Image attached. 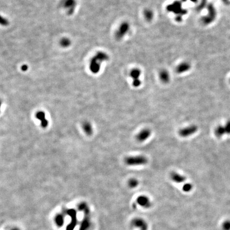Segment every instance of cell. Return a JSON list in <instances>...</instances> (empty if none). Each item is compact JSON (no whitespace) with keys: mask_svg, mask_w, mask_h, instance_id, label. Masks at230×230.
I'll return each mask as SVG.
<instances>
[{"mask_svg":"<svg viewBox=\"0 0 230 230\" xmlns=\"http://www.w3.org/2000/svg\"><path fill=\"white\" fill-rule=\"evenodd\" d=\"M108 59L109 57L104 52H99L96 53L90 62V69L91 72L93 73H99L101 67V63L104 61L108 60Z\"/></svg>","mask_w":230,"mask_h":230,"instance_id":"obj_1","label":"cell"},{"mask_svg":"<svg viewBox=\"0 0 230 230\" xmlns=\"http://www.w3.org/2000/svg\"><path fill=\"white\" fill-rule=\"evenodd\" d=\"M148 162V160L147 157L142 155L130 156L127 157L125 159V162L126 163V164L130 166H142L147 164Z\"/></svg>","mask_w":230,"mask_h":230,"instance_id":"obj_2","label":"cell"},{"mask_svg":"<svg viewBox=\"0 0 230 230\" xmlns=\"http://www.w3.org/2000/svg\"><path fill=\"white\" fill-rule=\"evenodd\" d=\"M208 13L207 15L202 18V22L205 24H209L215 20L216 17V11L212 4H209L208 7Z\"/></svg>","mask_w":230,"mask_h":230,"instance_id":"obj_3","label":"cell"},{"mask_svg":"<svg viewBox=\"0 0 230 230\" xmlns=\"http://www.w3.org/2000/svg\"><path fill=\"white\" fill-rule=\"evenodd\" d=\"M129 28H130V25L129 23H127L126 21L121 23L116 32V34H115L116 38L118 40H121V38H123L124 36L126 35L127 33L129 32Z\"/></svg>","mask_w":230,"mask_h":230,"instance_id":"obj_4","label":"cell"},{"mask_svg":"<svg viewBox=\"0 0 230 230\" xmlns=\"http://www.w3.org/2000/svg\"><path fill=\"white\" fill-rule=\"evenodd\" d=\"M131 225L139 230H148V226L146 221L142 218H137L132 220Z\"/></svg>","mask_w":230,"mask_h":230,"instance_id":"obj_5","label":"cell"},{"mask_svg":"<svg viewBox=\"0 0 230 230\" xmlns=\"http://www.w3.org/2000/svg\"><path fill=\"white\" fill-rule=\"evenodd\" d=\"M197 131L198 127L195 125H192L180 129L179 135L183 137H187L195 134Z\"/></svg>","mask_w":230,"mask_h":230,"instance_id":"obj_6","label":"cell"},{"mask_svg":"<svg viewBox=\"0 0 230 230\" xmlns=\"http://www.w3.org/2000/svg\"><path fill=\"white\" fill-rule=\"evenodd\" d=\"M62 5L69 15L72 14L76 8V1L75 0H63Z\"/></svg>","mask_w":230,"mask_h":230,"instance_id":"obj_7","label":"cell"},{"mask_svg":"<svg viewBox=\"0 0 230 230\" xmlns=\"http://www.w3.org/2000/svg\"><path fill=\"white\" fill-rule=\"evenodd\" d=\"M151 134V131L149 129H144L140 132L137 135V141L139 142H143L149 138Z\"/></svg>","mask_w":230,"mask_h":230,"instance_id":"obj_8","label":"cell"},{"mask_svg":"<svg viewBox=\"0 0 230 230\" xmlns=\"http://www.w3.org/2000/svg\"><path fill=\"white\" fill-rule=\"evenodd\" d=\"M136 201L137 205L145 208H149L151 205L149 198L146 195H140L137 198Z\"/></svg>","mask_w":230,"mask_h":230,"instance_id":"obj_9","label":"cell"},{"mask_svg":"<svg viewBox=\"0 0 230 230\" xmlns=\"http://www.w3.org/2000/svg\"><path fill=\"white\" fill-rule=\"evenodd\" d=\"M67 213L71 217V220L70 224L68 225L67 228L66 229V230H73L74 228H75L76 222H77L76 212L73 209H70V210H68Z\"/></svg>","mask_w":230,"mask_h":230,"instance_id":"obj_10","label":"cell"},{"mask_svg":"<svg viewBox=\"0 0 230 230\" xmlns=\"http://www.w3.org/2000/svg\"><path fill=\"white\" fill-rule=\"evenodd\" d=\"M170 178L173 182L177 183H181L186 180V178L184 176L176 172H173L171 173Z\"/></svg>","mask_w":230,"mask_h":230,"instance_id":"obj_11","label":"cell"},{"mask_svg":"<svg viewBox=\"0 0 230 230\" xmlns=\"http://www.w3.org/2000/svg\"><path fill=\"white\" fill-rule=\"evenodd\" d=\"M191 66L190 64L187 62H184L179 64L176 68V71L178 73H183L187 71H189Z\"/></svg>","mask_w":230,"mask_h":230,"instance_id":"obj_12","label":"cell"},{"mask_svg":"<svg viewBox=\"0 0 230 230\" xmlns=\"http://www.w3.org/2000/svg\"><path fill=\"white\" fill-rule=\"evenodd\" d=\"M37 119L41 122V125L43 127H46L48 125V121L46 119V115L43 111H38L36 115Z\"/></svg>","mask_w":230,"mask_h":230,"instance_id":"obj_13","label":"cell"},{"mask_svg":"<svg viewBox=\"0 0 230 230\" xmlns=\"http://www.w3.org/2000/svg\"><path fill=\"white\" fill-rule=\"evenodd\" d=\"M159 78L162 83H168L170 81V75L168 71L165 69L160 71Z\"/></svg>","mask_w":230,"mask_h":230,"instance_id":"obj_14","label":"cell"},{"mask_svg":"<svg viewBox=\"0 0 230 230\" xmlns=\"http://www.w3.org/2000/svg\"><path fill=\"white\" fill-rule=\"evenodd\" d=\"M87 214H86V217L84 218L82 222L79 230H87L90 227V220L89 218L87 217Z\"/></svg>","mask_w":230,"mask_h":230,"instance_id":"obj_15","label":"cell"},{"mask_svg":"<svg viewBox=\"0 0 230 230\" xmlns=\"http://www.w3.org/2000/svg\"><path fill=\"white\" fill-rule=\"evenodd\" d=\"M141 74V71L139 69L134 68L130 72V76L133 80L139 79L140 76Z\"/></svg>","mask_w":230,"mask_h":230,"instance_id":"obj_16","label":"cell"},{"mask_svg":"<svg viewBox=\"0 0 230 230\" xmlns=\"http://www.w3.org/2000/svg\"><path fill=\"white\" fill-rule=\"evenodd\" d=\"M168 9L171 11H174L175 12H180L181 11V5L180 3H175L174 4L170 5L168 7Z\"/></svg>","mask_w":230,"mask_h":230,"instance_id":"obj_17","label":"cell"},{"mask_svg":"<svg viewBox=\"0 0 230 230\" xmlns=\"http://www.w3.org/2000/svg\"><path fill=\"white\" fill-rule=\"evenodd\" d=\"M225 133H226V132H225L224 126H218L216 127V129H215V134L216 136L218 137H222L223 135Z\"/></svg>","mask_w":230,"mask_h":230,"instance_id":"obj_18","label":"cell"},{"mask_svg":"<svg viewBox=\"0 0 230 230\" xmlns=\"http://www.w3.org/2000/svg\"><path fill=\"white\" fill-rule=\"evenodd\" d=\"M143 15L147 21H151L154 17V13L150 9H145L143 12Z\"/></svg>","mask_w":230,"mask_h":230,"instance_id":"obj_19","label":"cell"},{"mask_svg":"<svg viewBox=\"0 0 230 230\" xmlns=\"http://www.w3.org/2000/svg\"><path fill=\"white\" fill-rule=\"evenodd\" d=\"M55 222H56L57 225L59 227L62 226L64 223V218L63 216L61 214H59V215L56 216L55 218Z\"/></svg>","mask_w":230,"mask_h":230,"instance_id":"obj_20","label":"cell"},{"mask_svg":"<svg viewBox=\"0 0 230 230\" xmlns=\"http://www.w3.org/2000/svg\"><path fill=\"white\" fill-rule=\"evenodd\" d=\"M83 127L84 131L86 133V134L90 135V134L92 133V131H93L92 127L91 126V124H90L89 123H87V122L85 123L84 124Z\"/></svg>","mask_w":230,"mask_h":230,"instance_id":"obj_21","label":"cell"},{"mask_svg":"<svg viewBox=\"0 0 230 230\" xmlns=\"http://www.w3.org/2000/svg\"><path fill=\"white\" fill-rule=\"evenodd\" d=\"M128 185L131 188H135L139 185V181L136 179L132 178L129 181Z\"/></svg>","mask_w":230,"mask_h":230,"instance_id":"obj_22","label":"cell"},{"mask_svg":"<svg viewBox=\"0 0 230 230\" xmlns=\"http://www.w3.org/2000/svg\"><path fill=\"white\" fill-rule=\"evenodd\" d=\"M71 42L69 39L67 38H63L61 40V46L64 48H67L71 45Z\"/></svg>","mask_w":230,"mask_h":230,"instance_id":"obj_23","label":"cell"},{"mask_svg":"<svg viewBox=\"0 0 230 230\" xmlns=\"http://www.w3.org/2000/svg\"><path fill=\"white\" fill-rule=\"evenodd\" d=\"M193 186L191 184H190L189 183H185L184 185L183 186V188L182 189L185 192H190L191 190H192Z\"/></svg>","mask_w":230,"mask_h":230,"instance_id":"obj_24","label":"cell"},{"mask_svg":"<svg viewBox=\"0 0 230 230\" xmlns=\"http://www.w3.org/2000/svg\"><path fill=\"white\" fill-rule=\"evenodd\" d=\"M223 230H230V221L226 220L223 223Z\"/></svg>","mask_w":230,"mask_h":230,"instance_id":"obj_25","label":"cell"},{"mask_svg":"<svg viewBox=\"0 0 230 230\" xmlns=\"http://www.w3.org/2000/svg\"><path fill=\"white\" fill-rule=\"evenodd\" d=\"M141 81L140 80V79L133 80V85L134 87H138L141 85Z\"/></svg>","mask_w":230,"mask_h":230,"instance_id":"obj_26","label":"cell"},{"mask_svg":"<svg viewBox=\"0 0 230 230\" xmlns=\"http://www.w3.org/2000/svg\"><path fill=\"white\" fill-rule=\"evenodd\" d=\"M225 132L226 134H230V121H228L226 124L225 125Z\"/></svg>","mask_w":230,"mask_h":230,"instance_id":"obj_27","label":"cell"},{"mask_svg":"<svg viewBox=\"0 0 230 230\" xmlns=\"http://www.w3.org/2000/svg\"><path fill=\"white\" fill-rule=\"evenodd\" d=\"M1 24L3 25L6 26L8 25V20H6L5 18H3V17H1Z\"/></svg>","mask_w":230,"mask_h":230,"instance_id":"obj_28","label":"cell"},{"mask_svg":"<svg viewBox=\"0 0 230 230\" xmlns=\"http://www.w3.org/2000/svg\"><path fill=\"white\" fill-rule=\"evenodd\" d=\"M222 1H224V2H227V1H228L229 0H222Z\"/></svg>","mask_w":230,"mask_h":230,"instance_id":"obj_29","label":"cell"},{"mask_svg":"<svg viewBox=\"0 0 230 230\" xmlns=\"http://www.w3.org/2000/svg\"><path fill=\"white\" fill-rule=\"evenodd\" d=\"M19 230V229H13V230Z\"/></svg>","mask_w":230,"mask_h":230,"instance_id":"obj_30","label":"cell"},{"mask_svg":"<svg viewBox=\"0 0 230 230\" xmlns=\"http://www.w3.org/2000/svg\"><path fill=\"white\" fill-rule=\"evenodd\" d=\"M191 1H193V2H195L197 0H191Z\"/></svg>","mask_w":230,"mask_h":230,"instance_id":"obj_31","label":"cell"}]
</instances>
